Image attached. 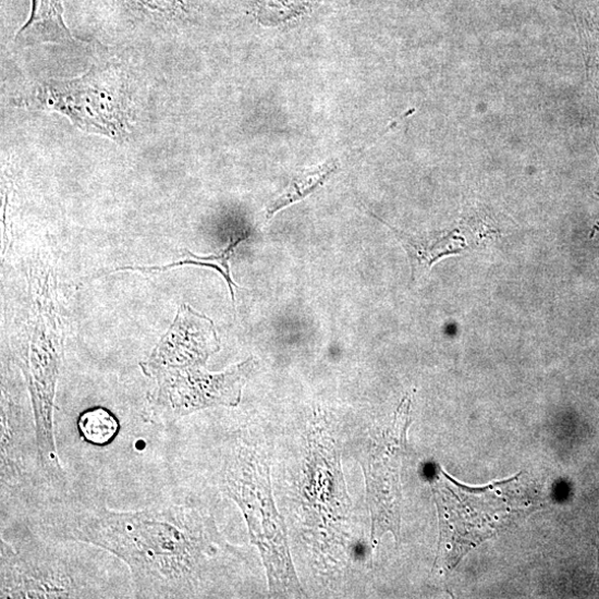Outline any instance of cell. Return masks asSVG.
I'll return each mask as SVG.
<instances>
[{
	"label": "cell",
	"mask_w": 599,
	"mask_h": 599,
	"mask_svg": "<svg viewBox=\"0 0 599 599\" xmlns=\"http://www.w3.org/2000/svg\"><path fill=\"white\" fill-rule=\"evenodd\" d=\"M120 76L110 66H93L82 78L41 84L24 105L62 112L85 132L123 140L130 134L131 111Z\"/></svg>",
	"instance_id": "obj_4"
},
{
	"label": "cell",
	"mask_w": 599,
	"mask_h": 599,
	"mask_svg": "<svg viewBox=\"0 0 599 599\" xmlns=\"http://www.w3.org/2000/svg\"><path fill=\"white\" fill-rule=\"evenodd\" d=\"M257 367V358L252 356L220 374L207 372L204 367L160 371L152 377L157 388L148 396L149 414L160 421H174L207 408L235 407Z\"/></svg>",
	"instance_id": "obj_7"
},
{
	"label": "cell",
	"mask_w": 599,
	"mask_h": 599,
	"mask_svg": "<svg viewBox=\"0 0 599 599\" xmlns=\"http://www.w3.org/2000/svg\"><path fill=\"white\" fill-rule=\"evenodd\" d=\"M15 39L21 46L73 42L74 37L64 21L62 0H32L30 17Z\"/></svg>",
	"instance_id": "obj_10"
},
{
	"label": "cell",
	"mask_w": 599,
	"mask_h": 599,
	"mask_svg": "<svg viewBox=\"0 0 599 599\" xmlns=\"http://www.w3.org/2000/svg\"><path fill=\"white\" fill-rule=\"evenodd\" d=\"M77 429L85 442L95 447H107L118 437L120 423L110 409L95 406L81 413Z\"/></svg>",
	"instance_id": "obj_13"
},
{
	"label": "cell",
	"mask_w": 599,
	"mask_h": 599,
	"mask_svg": "<svg viewBox=\"0 0 599 599\" xmlns=\"http://www.w3.org/2000/svg\"><path fill=\"white\" fill-rule=\"evenodd\" d=\"M338 168V161L330 160L316 168L300 171L283 193L271 201L267 208V219H271L284 208L314 194L328 182Z\"/></svg>",
	"instance_id": "obj_11"
},
{
	"label": "cell",
	"mask_w": 599,
	"mask_h": 599,
	"mask_svg": "<svg viewBox=\"0 0 599 599\" xmlns=\"http://www.w3.org/2000/svg\"><path fill=\"white\" fill-rule=\"evenodd\" d=\"M58 538L95 546L123 562L136 598H199L240 559L213 518L193 508L82 511L57 524Z\"/></svg>",
	"instance_id": "obj_1"
},
{
	"label": "cell",
	"mask_w": 599,
	"mask_h": 599,
	"mask_svg": "<svg viewBox=\"0 0 599 599\" xmlns=\"http://www.w3.org/2000/svg\"><path fill=\"white\" fill-rule=\"evenodd\" d=\"M412 396L400 402L390 424L370 441L362 463L366 476L367 501L372 522V542L391 533L400 541L402 514V469L407 431L412 425Z\"/></svg>",
	"instance_id": "obj_6"
},
{
	"label": "cell",
	"mask_w": 599,
	"mask_h": 599,
	"mask_svg": "<svg viewBox=\"0 0 599 599\" xmlns=\"http://www.w3.org/2000/svg\"><path fill=\"white\" fill-rule=\"evenodd\" d=\"M513 479L486 488H467L441 472L433 492L441 530L438 562L442 566L453 569L511 516L514 509L505 493Z\"/></svg>",
	"instance_id": "obj_5"
},
{
	"label": "cell",
	"mask_w": 599,
	"mask_h": 599,
	"mask_svg": "<svg viewBox=\"0 0 599 599\" xmlns=\"http://www.w3.org/2000/svg\"><path fill=\"white\" fill-rule=\"evenodd\" d=\"M248 235H239L231 239V242L229 246L220 252L219 254L207 256V257H200L195 254H193L190 250H185L184 258L182 260H179L176 262L169 264L167 266L161 267H123V268H117L113 270L108 271L107 273L117 272V271H142V272H154V271H167L169 269H174L178 267H185V266H197L203 268H211L216 271H218L222 278L224 279L229 292L232 298V303L235 302V291L234 289H237L239 285L233 282L230 271V258L233 255L236 247L244 242L245 239H247Z\"/></svg>",
	"instance_id": "obj_12"
},
{
	"label": "cell",
	"mask_w": 599,
	"mask_h": 599,
	"mask_svg": "<svg viewBox=\"0 0 599 599\" xmlns=\"http://www.w3.org/2000/svg\"><path fill=\"white\" fill-rule=\"evenodd\" d=\"M309 443L307 496L327 516L342 518L350 511L351 501L334 441L323 430H316Z\"/></svg>",
	"instance_id": "obj_9"
},
{
	"label": "cell",
	"mask_w": 599,
	"mask_h": 599,
	"mask_svg": "<svg viewBox=\"0 0 599 599\" xmlns=\"http://www.w3.org/2000/svg\"><path fill=\"white\" fill-rule=\"evenodd\" d=\"M0 598H118L133 595L108 565L115 557L95 546L36 536L0 538Z\"/></svg>",
	"instance_id": "obj_2"
},
{
	"label": "cell",
	"mask_w": 599,
	"mask_h": 599,
	"mask_svg": "<svg viewBox=\"0 0 599 599\" xmlns=\"http://www.w3.org/2000/svg\"><path fill=\"white\" fill-rule=\"evenodd\" d=\"M220 486L244 514L252 543L258 549L267 572L270 594L282 598L304 597L285 524L273 500L270 455L259 445H237L223 465Z\"/></svg>",
	"instance_id": "obj_3"
},
{
	"label": "cell",
	"mask_w": 599,
	"mask_h": 599,
	"mask_svg": "<svg viewBox=\"0 0 599 599\" xmlns=\"http://www.w3.org/2000/svg\"><path fill=\"white\" fill-rule=\"evenodd\" d=\"M220 349L212 320L185 305L180 307L171 328L140 367L149 378L169 369L205 367Z\"/></svg>",
	"instance_id": "obj_8"
}]
</instances>
